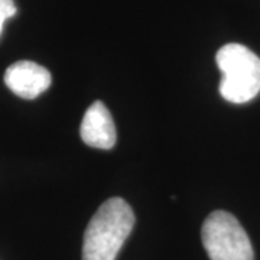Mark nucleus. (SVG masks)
Returning a JSON list of instances; mask_svg holds the SVG:
<instances>
[{
    "label": "nucleus",
    "instance_id": "5",
    "mask_svg": "<svg viewBox=\"0 0 260 260\" xmlns=\"http://www.w3.org/2000/svg\"><path fill=\"white\" fill-rule=\"evenodd\" d=\"M81 139L85 145L97 149H112L116 145L117 133L109 109L103 102H94L81 121Z\"/></svg>",
    "mask_w": 260,
    "mask_h": 260
},
{
    "label": "nucleus",
    "instance_id": "4",
    "mask_svg": "<svg viewBox=\"0 0 260 260\" xmlns=\"http://www.w3.org/2000/svg\"><path fill=\"white\" fill-rule=\"evenodd\" d=\"M5 83L19 97L34 100L49 88L52 77L42 65L32 61H18L6 70Z\"/></svg>",
    "mask_w": 260,
    "mask_h": 260
},
{
    "label": "nucleus",
    "instance_id": "1",
    "mask_svg": "<svg viewBox=\"0 0 260 260\" xmlns=\"http://www.w3.org/2000/svg\"><path fill=\"white\" fill-rule=\"evenodd\" d=\"M133 225L135 214L123 198L103 203L84 233L83 260H116Z\"/></svg>",
    "mask_w": 260,
    "mask_h": 260
},
{
    "label": "nucleus",
    "instance_id": "6",
    "mask_svg": "<svg viewBox=\"0 0 260 260\" xmlns=\"http://www.w3.org/2000/svg\"><path fill=\"white\" fill-rule=\"evenodd\" d=\"M18 12V8L13 0H0V35L3 30V25L8 19L13 18Z\"/></svg>",
    "mask_w": 260,
    "mask_h": 260
},
{
    "label": "nucleus",
    "instance_id": "3",
    "mask_svg": "<svg viewBox=\"0 0 260 260\" xmlns=\"http://www.w3.org/2000/svg\"><path fill=\"white\" fill-rule=\"evenodd\" d=\"M201 239L210 260H254L247 233L227 211H214L205 218Z\"/></svg>",
    "mask_w": 260,
    "mask_h": 260
},
{
    "label": "nucleus",
    "instance_id": "2",
    "mask_svg": "<svg viewBox=\"0 0 260 260\" xmlns=\"http://www.w3.org/2000/svg\"><path fill=\"white\" fill-rule=\"evenodd\" d=\"M215 61L223 73L220 94L224 100L242 104L260 93V58L242 44H227L218 49Z\"/></svg>",
    "mask_w": 260,
    "mask_h": 260
}]
</instances>
